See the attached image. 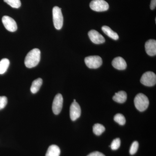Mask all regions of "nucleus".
I'll return each mask as SVG.
<instances>
[{
  "instance_id": "nucleus-1",
  "label": "nucleus",
  "mask_w": 156,
  "mask_h": 156,
  "mask_svg": "<svg viewBox=\"0 0 156 156\" xmlns=\"http://www.w3.org/2000/svg\"><path fill=\"white\" fill-rule=\"evenodd\" d=\"M41 59V51L37 48H35L30 51L26 56L24 64L28 68L36 66Z\"/></svg>"
},
{
  "instance_id": "nucleus-18",
  "label": "nucleus",
  "mask_w": 156,
  "mask_h": 156,
  "mask_svg": "<svg viewBox=\"0 0 156 156\" xmlns=\"http://www.w3.org/2000/svg\"><path fill=\"white\" fill-rule=\"evenodd\" d=\"M105 129L103 125L100 124H95L93 127V131L95 135L99 136L102 134Z\"/></svg>"
},
{
  "instance_id": "nucleus-4",
  "label": "nucleus",
  "mask_w": 156,
  "mask_h": 156,
  "mask_svg": "<svg viewBox=\"0 0 156 156\" xmlns=\"http://www.w3.org/2000/svg\"><path fill=\"white\" fill-rule=\"evenodd\" d=\"M140 83L147 87H151L155 85L156 76L152 72H147L143 74L140 80Z\"/></svg>"
},
{
  "instance_id": "nucleus-24",
  "label": "nucleus",
  "mask_w": 156,
  "mask_h": 156,
  "mask_svg": "<svg viewBox=\"0 0 156 156\" xmlns=\"http://www.w3.org/2000/svg\"><path fill=\"white\" fill-rule=\"evenodd\" d=\"M87 156H105L104 154L100 152L95 151L91 153Z\"/></svg>"
},
{
  "instance_id": "nucleus-25",
  "label": "nucleus",
  "mask_w": 156,
  "mask_h": 156,
  "mask_svg": "<svg viewBox=\"0 0 156 156\" xmlns=\"http://www.w3.org/2000/svg\"><path fill=\"white\" fill-rule=\"evenodd\" d=\"M156 0H151L150 5V9L151 10H154L156 8Z\"/></svg>"
},
{
  "instance_id": "nucleus-11",
  "label": "nucleus",
  "mask_w": 156,
  "mask_h": 156,
  "mask_svg": "<svg viewBox=\"0 0 156 156\" xmlns=\"http://www.w3.org/2000/svg\"><path fill=\"white\" fill-rule=\"evenodd\" d=\"M146 52L150 56H154L156 54V41L155 40H150L145 43Z\"/></svg>"
},
{
  "instance_id": "nucleus-6",
  "label": "nucleus",
  "mask_w": 156,
  "mask_h": 156,
  "mask_svg": "<svg viewBox=\"0 0 156 156\" xmlns=\"http://www.w3.org/2000/svg\"><path fill=\"white\" fill-rule=\"evenodd\" d=\"M85 62L87 67L90 69H97L102 64L101 57L98 56H89L85 58Z\"/></svg>"
},
{
  "instance_id": "nucleus-17",
  "label": "nucleus",
  "mask_w": 156,
  "mask_h": 156,
  "mask_svg": "<svg viewBox=\"0 0 156 156\" xmlns=\"http://www.w3.org/2000/svg\"><path fill=\"white\" fill-rule=\"evenodd\" d=\"M10 61L7 58H4L0 61V74H3L9 68Z\"/></svg>"
},
{
  "instance_id": "nucleus-23",
  "label": "nucleus",
  "mask_w": 156,
  "mask_h": 156,
  "mask_svg": "<svg viewBox=\"0 0 156 156\" xmlns=\"http://www.w3.org/2000/svg\"><path fill=\"white\" fill-rule=\"evenodd\" d=\"M8 103V99L6 96H0V110L5 108Z\"/></svg>"
},
{
  "instance_id": "nucleus-8",
  "label": "nucleus",
  "mask_w": 156,
  "mask_h": 156,
  "mask_svg": "<svg viewBox=\"0 0 156 156\" xmlns=\"http://www.w3.org/2000/svg\"><path fill=\"white\" fill-rule=\"evenodd\" d=\"M63 97L61 94H57L54 98L52 105V110L54 114L60 113L63 105Z\"/></svg>"
},
{
  "instance_id": "nucleus-9",
  "label": "nucleus",
  "mask_w": 156,
  "mask_h": 156,
  "mask_svg": "<svg viewBox=\"0 0 156 156\" xmlns=\"http://www.w3.org/2000/svg\"><path fill=\"white\" fill-rule=\"evenodd\" d=\"M80 106L76 101H73L70 108V117L73 121H76L80 116Z\"/></svg>"
},
{
  "instance_id": "nucleus-14",
  "label": "nucleus",
  "mask_w": 156,
  "mask_h": 156,
  "mask_svg": "<svg viewBox=\"0 0 156 156\" xmlns=\"http://www.w3.org/2000/svg\"><path fill=\"white\" fill-rule=\"evenodd\" d=\"M60 154V150L58 146L52 145L48 148L46 156H59Z\"/></svg>"
},
{
  "instance_id": "nucleus-21",
  "label": "nucleus",
  "mask_w": 156,
  "mask_h": 156,
  "mask_svg": "<svg viewBox=\"0 0 156 156\" xmlns=\"http://www.w3.org/2000/svg\"><path fill=\"white\" fill-rule=\"evenodd\" d=\"M121 145V140L119 138H116L113 140L111 144V148L112 150H117L119 148Z\"/></svg>"
},
{
  "instance_id": "nucleus-16",
  "label": "nucleus",
  "mask_w": 156,
  "mask_h": 156,
  "mask_svg": "<svg viewBox=\"0 0 156 156\" xmlns=\"http://www.w3.org/2000/svg\"><path fill=\"white\" fill-rule=\"evenodd\" d=\"M43 83V80L41 78H38L33 81L30 87V91L33 94H35L38 92Z\"/></svg>"
},
{
  "instance_id": "nucleus-2",
  "label": "nucleus",
  "mask_w": 156,
  "mask_h": 156,
  "mask_svg": "<svg viewBox=\"0 0 156 156\" xmlns=\"http://www.w3.org/2000/svg\"><path fill=\"white\" fill-rule=\"evenodd\" d=\"M134 103L136 108L140 112H144L147 108L149 101L147 96L143 93H139L135 96Z\"/></svg>"
},
{
  "instance_id": "nucleus-3",
  "label": "nucleus",
  "mask_w": 156,
  "mask_h": 156,
  "mask_svg": "<svg viewBox=\"0 0 156 156\" xmlns=\"http://www.w3.org/2000/svg\"><path fill=\"white\" fill-rule=\"evenodd\" d=\"M53 22L56 29H61L63 26V17L61 9L55 6L53 9Z\"/></svg>"
},
{
  "instance_id": "nucleus-20",
  "label": "nucleus",
  "mask_w": 156,
  "mask_h": 156,
  "mask_svg": "<svg viewBox=\"0 0 156 156\" xmlns=\"http://www.w3.org/2000/svg\"><path fill=\"white\" fill-rule=\"evenodd\" d=\"M4 1L12 8L15 9H18L21 6L20 0H4Z\"/></svg>"
},
{
  "instance_id": "nucleus-10",
  "label": "nucleus",
  "mask_w": 156,
  "mask_h": 156,
  "mask_svg": "<svg viewBox=\"0 0 156 156\" xmlns=\"http://www.w3.org/2000/svg\"><path fill=\"white\" fill-rule=\"evenodd\" d=\"M88 35L91 41L96 44H103L105 42V39L102 35L94 30L89 31Z\"/></svg>"
},
{
  "instance_id": "nucleus-19",
  "label": "nucleus",
  "mask_w": 156,
  "mask_h": 156,
  "mask_svg": "<svg viewBox=\"0 0 156 156\" xmlns=\"http://www.w3.org/2000/svg\"><path fill=\"white\" fill-rule=\"evenodd\" d=\"M114 120L121 126H123L126 123V119L125 116L121 114H117L115 115Z\"/></svg>"
},
{
  "instance_id": "nucleus-7",
  "label": "nucleus",
  "mask_w": 156,
  "mask_h": 156,
  "mask_svg": "<svg viewBox=\"0 0 156 156\" xmlns=\"http://www.w3.org/2000/svg\"><path fill=\"white\" fill-rule=\"evenodd\" d=\"M3 25L6 29L10 32H15L17 30V26L16 21L13 18L8 16H3L2 18Z\"/></svg>"
},
{
  "instance_id": "nucleus-13",
  "label": "nucleus",
  "mask_w": 156,
  "mask_h": 156,
  "mask_svg": "<svg viewBox=\"0 0 156 156\" xmlns=\"http://www.w3.org/2000/svg\"><path fill=\"white\" fill-rule=\"evenodd\" d=\"M116 102L123 103L126 102L127 99V93L125 91H121L115 94L112 98Z\"/></svg>"
},
{
  "instance_id": "nucleus-22",
  "label": "nucleus",
  "mask_w": 156,
  "mask_h": 156,
  "mask_svg": "<svg viewBox=\"0 0 156 156\" xmlns=\"http://www.w3.org/2000/svg\"><path fill=\"white\" fill-rule=\"evenodd\" d=\"M139 144L136 141H134L131 144L130 149V154L131 155H134L136 153L138 150Z\"/></svg>"
},
{
  "instance_id": "nucleus-5",
  "label": "nucleus",
  "mask_w": 156,
  "mask_h": 156,
  "mask_svg": "<svg viewBox=\"0 0 156 156\" xmlns=\"http://www.w3.org/2000/svg\"><path fill=\"white\" fill-rule=\"evenodd\" d=\"M89 5L92 10L97 12L106 11L109 9L108 3L104 0H93Z\"/></svg>"
},
{
  "instance_id": "nucleus-15",
  "label": "nucleus",
  "mask_w": 156,
  "mask_h": 156,
  "mask_svg": "<svg viewBox=\"0 0 156 156\" xmlns=\"http://www.w3.org/2000/svg\"><path fill=\"white\" fill-rule=\"evenodd\" d=\"M101 29L105 34L107 35L108 36L114 40H117L119 39V36L118 34L114 31L113 30H112L109 27L107 26H104L102 27Z\"/></svg>"
},
{
  "instance_id": "nucleus-12",
  "label": "nucleus",
  "mask_w": 156,
  "mask_h": 156,
  "mask_svg": "<svg viewBox=\"0 0 156 156\" xmlns=\"http://www.w3.org/2000/svg\"><path fill=\"white\" fill-rule=\"evenodd\" d=\"M112 65L115 68L118 70H124L127 67V63L125 59L121 57L115 58L112 62Z\"/></svg>"
}]
</instances>
